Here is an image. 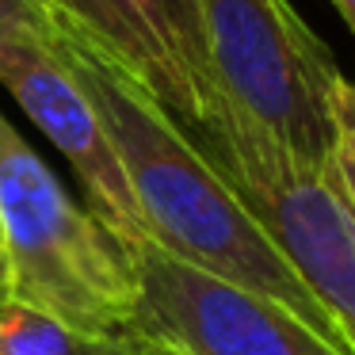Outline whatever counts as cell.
Wrapping results in <instances>:
<instances>
[{
    "label": "cell",
    "instance_id": "1",
    "mask_svg": "<svg viewBox=\"0 0 355 355\" xmlns=\"http://www.w3.org/2000/svg\"><path fill=\"white\" fill-rule=\"evenodd\" d=\"M54 46L88 92L138 199L146 233L168 256L207 275L252 291L283 306L324 344L352 355L340 324L294 275L263 225L245 210L218 168L191 146L184 130L85 35L54 19Z\"/></svg>",
    "mask_w": 355,
    "mask_h": 355
},
{
    "label": "cell",
    "instance_id": "2",
    "mask_svg": "<svg viewBox=\"0 0 355 355\" xmlns=\"http://www.w3.org/2000/svg\"><path fill=\"white\" fill-rule=\"evenodd\" d=\"M0 230L12 302L92 332H126L138 271L123 241L69 199L42 157L0 115Z\"/></svg>",
    "mask_w": 355,
    "mask_h": 355
},
{
    "label": "cell",
    "instance_id": "3",
    "mask_svg": "<svg viewBox=\"0 0 355 355\" xmlns=\"http://www.w3.org/2000/svg\"><path fill=\"white\" fill-rule=\"evenodd\" d=\"M210 69L233 115L332 172L344 73L286 0H199Z\"/></svg>",
    "mask_w": 355,
    "mask_h": 355
},
{
    "label": "cell",
    "instance_id": "4",
    "mask_svg": "<svg viewBox=\"0 0 355 355\" xmlns=\"http://www.w3.org/2000/svg\"><path fill=\"white\" fill-rule=\"evenodd\" d=\"M184 134L263 225L355 355V214L332 172L302 164L233 111L207 130Z\"/></svg>",
    "mask_w": 355,
    "mask_h": 355
},
{
    "label": "cell",
    "instance_id": "5",
    "mask_svg": "<svg viewBox=\"0 0 355 355\" xmlns=\"http://www.w3.org/2000/svg\"><path fill=\"white\" fill-rule=\"evenodd\" d=\"M126 252L138 271L126 332L172 355H344L283 306L176 260L153 241Z\"/></svg>",
    "mask_w": 355,
    "mask_h": 355
},
{
    "label": "cell",
    "instance_id": "6",
    "mask_svg": "<svg viewBox=\"0 0 355 355\" xmlns=\"http://www.w3.org/2000/svg\"><path fill=\"white\" fill-rule=\"evenodd\" d=\"M54 19L85 35L180 130L230 111L210 69L199 0H50Z\"/></svg>",
    "mask_w": 355,
    "mask_h": 355
},
{
    "label": "cell",
    "instance_id": "7",
    "mask_svg": "<svg viewBox=\"0 0 355 355\" xmlns=\"http://www.w3.org/2000/svg\"><path fill=\"white\" fill-rule=\"evenodd\" d=\"M0 85L16 96L31 123L65 153L92 202V214L123 241V248L149 241L130 176L88 92L80 88L77 73L58 54L54 42L39 35H0Z\"/></svg>",
    "mask_w": 355,
    "mask_h": 355
},
{
    "label": "cell",
    "instance_id": "8",
    "mask_svg": "<svg viewBox=\"0 0 355 355\" xmlns=\"http://www.w3.org/2000/svg\"><path fill=\"white\" fill-rule=\"evenodd\" d=\"M0 355H141V336L77 329L8 298L0 302Z\"/></svg>",
    "mask_w": 355,
    "mask_h": 355
},
{
    "label": "cell",
    "instance_id": "9",
    "mask_svg": "<svg viewBox=\"0 0 355 355\" xmlns=\"http://www.w3.org/2000/svg\"><path fill=\"white\" fill-rule=\"evenodd\" d=\"M332 180L355 214V85L344 80L336 92V149H332Z\"/></svg>",
    "mask_w": 355,
    "mask_h": 355
},
{
    "label": "cell",
    "instance_id": "10",
    "mask_svg": "<svg viewBox=\"0 0 355 355\" xmlns=\"http://www.w3.org/2000/svg\"><path fill=\"white\" fill-rule=\"evenodd\" d=\"M54 16L35 0H0V35H39L54 42Z\"/></svg>",
    "mask_w": 355,
    "mask_h": 355
},
{
    "label": "cell",
    "instance_id": "11",
    "mask_svg": "<svg viewBox=\"0 0 355 355\" xmlns=\"http://www.w3.org/2000/svg\"><path fill=\"white\" fill-rule=\"evenodd\" d=\"M12 298V263H8V248H4V230H0V302Z\"/></svg>",
    "mask_w": 355,
    "mask_h": 355
},
{
    "label": "cell",
    "instance_id": "12",
    "mask_svg": "<svg viewBox=\"0 0 355 355\" xmlns=\"http://www.w3.org/2000/svg\"><path fill=\"white\" fill-rule=\"evenodd\" d=\"M336 4V12L344 16V24L352 27V35H355V0H332Z\"/></svg>",
    "mask_w": 355,
    "mask_h": 355
},
{
    "label": "cell",
    "instance_id": "13",
    "mask_svg": "<svg viewBox=\"0 0 355 355\" xmlns=\"http://www.w3.org/2000/svg\"><path fill=\"white\" fill-rule=\"evenodd\" d=\"M141 355H172L168 347H157V344H149V340H141Z\"/></svg>",
    "mask_w": 355,
    "mask_h": 355
},
{
    "label": "cell",
    "instance_id": "14",
    "mask_svg": "<svg viewBox=\"0 0 355 355\" xmlns=\"http://www.w3.org/2000/svg\"><path fill=\"white\" fill-rule=\"evenodd\" d=\"M35 4H42V8H46V12H50V0H35ZM50 16H54V12H50Z\"/></svg>",
    "mask_w": 355,
    "mask_h": 355
}]
</instances>
